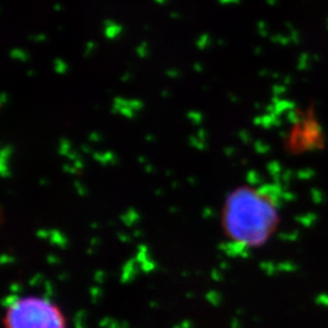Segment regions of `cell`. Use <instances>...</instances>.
I'll use <instances>...</instances> for the list:
<instances>
[{"label": "cell", "instance_id": "6da1fadb", "mask_svg": "<svg viewBox=\"0 0 328 328\" xmlns=\"http://www.w3.org/2000/svg\"><path fill=\"white\" fill-rule=\"evenodd\" d=\"M280 223V204L273 192L263 187L242 186L231 192L224 203L221 225L235 247L263 246Z\"/></svg>", "mask_w": 328, "mask_h": 328}, {"label": "cell", "instance_id": "7a4b0ae2", "mask_svg": "<svg viewBox=\"0 0 328 328\" xmlns=\"http://www.w3.org/2000/svg\"><path fill=\"white\" fill-rule=\"evenodd\" d=\"M4 328H67L61 309L46 298L20 297L5 310Z\"/></svg>", "mask_w": 328, "mask_h": 328}]
</instances>
